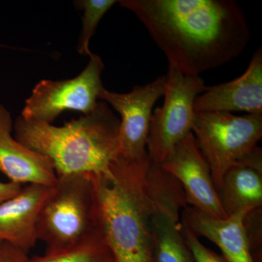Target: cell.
<instances>
[{
    "instance_id": "obj_9",
    "label": "cell",
    "mask_w": 262,
    "mask_h": 262,
    "mask_svg": "<svg viewBox=\"0 0 262 262\" xmlns=\"http://www.w3.org/2000/svg\"><path fill=\"white\" fill-rule=\"evenodd\" d=\"M161 164L180 183L186 201L191 208L214 218H227L213 184L211 170L192 132L174 146Z\"/></svg>"
},
{
    "instance_id": "obj_17",
    "label": "cell",
    "mask_w": 262,
    "mask_h": 262,
    "mask_svg": "<svg viewBox=\"0 0 262 262\" xmlns=\"http://www.w3.org/2000/svg\"><path fill=\"white\" fill-rule=\"evenodd\" d=\"M78 9L83 10L82 29L79 41L78 51L82 56L91 57L93 53L90 51L89 45L98 24L103 15L117 1L115 0H81L75 2Z\"/></svg>"
},
{
    "instance_id": "obj_1",
    "label": "cell",
    "mask_w": 262,
    "mask_h": 262,
    "mask_svg": "<svg viewBox=\"0 0 262 262\" xmlns=\"http://www.w3.org/2000/svg\"><path fill=\"white\" fill-rule=\"evenodd\" d=\"M173 69L196 77L226 64L247 47L250 30L233 0H122Z\"/></svg>"
},
{
    "instance_id": "obj_4",
    "label": "cell",
    "mask_w": 262,
    "mask_h": 262,
    "mask_svg": "<svg viewBox=\"0 0 262 262\" xmlns=\"http://www.w3.org/2000/svg\"><path fill=\"white\" fill-rule=\"evenodd\" d=\"M97 201L92 174L57 176L36 225L46 253L80 244L100 233Z\"/></svg>"
},
{
    "instance_id": "obj_3",
    "label": "cell",
    "mask_w": 262,
    "mask_h": 262,
    "mask_svg": "<svg viewBox=\"0 0 262 262\" xmlns=\"http://www.w3.org/2000/svg\"><path fill=\"white\" fill-rule=\"evenodd\" d=\"M120 120L104 101L63 126L20 116L13 125L15 139L48 157L57 176L107 172L120 155Z\"/></svg>"
},
{
    "instance_id": "obj_13",
    "label": "cell",
    "mask_w": 262,
    "mask_h": 262,
    "mask_svg": "<svg viewBox=\"0 0 262 262\" xmlns=\"http://www.w3.org/2000/svg\"><path fill=\"white\" fill-rule=\"evenodd\" d=\"M53 187L26 184L14 196L0 204V242L28 253L37 243L36 225Z\"/></svg>"
},
{
    "instance_id": "obj_14",
    "label": "cell",
    "mask_w": 262,
    "mask_h": 262,
    "mask_svg": "<svg viewBox=\"0 0 262 262\" xmlns=\"http://www.w3.org/2000/svg\"><path fill=\"white\" fill-rule=\"evenodd\" d=\"M248 211L239 212L226 219H217L186 207L182 224L198 236L216 245L228 262H256L253 257L244 224Z\"/></svg>"
},
{
    "instance_id": "obj_19",
    "label": "cell",
    "mask_w": 262,
    "mask_h": 262,
    "mask_svg": "<svg viewBox=\"0 0 262 262\" xmlns=\"http://www.w3.org/2000/svg\"><path fill=\"white\" fill-rule=\"evenodd\" d=\"M182 234L195 262H228L223 256L206 248L192 231L182 224Z\"/></svg>"
},
{
    "instance_id": "obj_5",
    "label": "cell",
    "mask_w": 262,
    "mask_h": 262,
    "mask_svg": "<svg viewBox=\"0 0 262 262\" xmlns=\"http://www.w3.org/2000/svg\"><path fill=\"white\" fill-rule=\"evenodd\" d=\"M192 133L218 192L226 172L259 148L262 114L195 113Z\"/></svg>"
},
{
    "instance_id": "obj_16",
    "label": "cell",
    "mask_w": 262,
    "mask_h": 262,
    "mask_svg": "<svg viewBox=\"0 0 262 262\" xmlns=\"http://www.w3.org/2000/svg\"><path fill=\"white\" fill-rule=\"evenodd\" d=\"M29 262H115V260L100 232L72 247L29 258Z\"/></svg>"
},
{
    "instance_id": "obj_2",
    "label": "cell",
    "mask_w": 262,
    "mask_h": 262,
    "mask_svg": "<svg viewBox=\"0 0 262 262\" xmlns=\"http://www.w3.org/2000/svg\"><path fill=\"white\" fill-rule=\"evenodd\" d=\"M150 161L147 153L137 159L119 155L107 172L92 174L100 232L115 262H155Z\"/></svg>"
},
{
    "instance_id": "obj_15",
    "label": "cell",
    "mask_w": 262,
    "mask_h": 262,
    "mask_svg": "<svg viewBox=\"0 0 262 262\" xmlns=\"http://www.w3.org/2000/svg\"><path fill=\"white\" fill-rule=\"evenodd\" d=\"M227 217L262 208V162H242L229 169L218 190Z\"/></svg>"
},
{
    "instance_id": "obj_8",
    "label": "cell",
    "mask_w": 262,
    "mask_h": 262,
    "mask_svg": "<svg viewBox=\"0 0 262 262\" xmlns=\"http://www.w3.org/2000/svg\"><path fill=\"white\" fill-rule=\"evenodd\" d=\"M167 75L160 76L152 82L136 85L130 93L117 94L103 89L98 99L102 100L120 113V155L129 159L145 155L152 110L163 97Z\"/></svg>"
},
{
    "instance_id": "obj_10",
    "label": "cell",
    "mask_w": 262,
    "mask_h": 262,
    "mask_svg": "<svg viewBox=\"0 0 262 262\" xmlns=\"http://www.w3.org/2000/svg\"><path fill=\"white\" fill-rule=\"evenodd\" d=\"M153 194L151 225L155 262H195L179 222V212L187 205L182 186L173 179H158L153 185Z\"/></svg>"
},
{
    "instance_id": "obj_7",
    "label": "cell",
    "mask_w": 262,
    "mask_h": 262,
    "mask_svg": "<svg viewBox=\"0 0 262 262\" xmlns=\"http://www.w3.org/2000/svg\"><path fill=\"white\" fill-rule=\"evenodd\" d=\"M103 69L101 57L93 53L87 67L75 78L41 80L26 101L20 117L27 121L51 124L67 110L81 112L84 115L91 113L104 89L101 81Z\"/></svg>"
},
{
    "instance_id": "obj_6",
    "label": "cell",
    "mask_w": 262,
    "mask_h": 262,
    "mask_svg": "<svg viewBox=\"0 0 262 262\" xmlns=\"http://www.w3.org/2000/svg\"><path fill=\"white\" fill-rule=\"evenodd\" d=\"M200 76H186L169 69L163 106L151 116L146 151L155 163H163L174 146L192 132L196 97L206 89Z\"/></svg>"
},
{
    "instance_id": "obj_21",
    "label": "cell",
    "mask_w": 262,
    "mask_h": 262,
    "mask_svg": "<svg viewBox=\"0 0 262 262\" xmlns=\"http://www.w3.org/2000/svg\"><path fill=\"white\" fill-rule=\"evenodd\" d=\"M22 185L15 183L0 182V204L18 194Z\"/></svg>"
},
{
    "instance_id": "obj_20",
    "label": "cell",
    "mask_w": 262,
    "mask_h": 262,
    "mask_svg": "<svg viewBox=\"0 0 262 262\" xmlns=\"http://www.w3.org/2000/svg\"><path fill=\"white\" fill-rule=\"evenodd\" d=\"M27 253L5 242H0V262H29Z\"/></svg>"
},
{
    "instance_id": "obj_18",
    "label": "cell",
    "mask_w": 262,
    "mask_h": 262,
    "mask_svg": "<svg viewBox=\"0 0 262 262\" xmlns=\"http://www.w3.org/2000/svg\"><path fill=\"white\" fill-rule=\"evenodd\" d=\"M262 208L248 211L245 215L244 224L250 248L254 261L258 262L261 258L262 243Z\"/></svg>"
},
{
    "instance_id": "obj_12",
    "label": "cell",
    "mask_w": 262,
    "mask_h": 262,
    "mask_svg": "<svg viewBox=\"0 0 262 262\" xmlns=\"http://www.w3.org/2000/svg\"><path fill=\"white\" fill-rule=\"evenodd\" d=\"M10 112L0 104V171L10 182L53 187L57 175L51 160L19 142L12 135Z\"/></svg>"
},
{
    "instance_id": "obj_11",
    "label": "cell",
    "mask_w": 262,
    "mask_h": 262,
    "mask_svg": "<svg viewBox=\"0 0 262 262\" xmlns=\"http://www.w3.org/2000/svg\"><path fill=\"white\" fill-rule=\"evenodd\" d=\"M195 113L262 114V51L255 52L242 75L218 85L207 87L196 97Z\"/></svg>"
}]
</instances>
